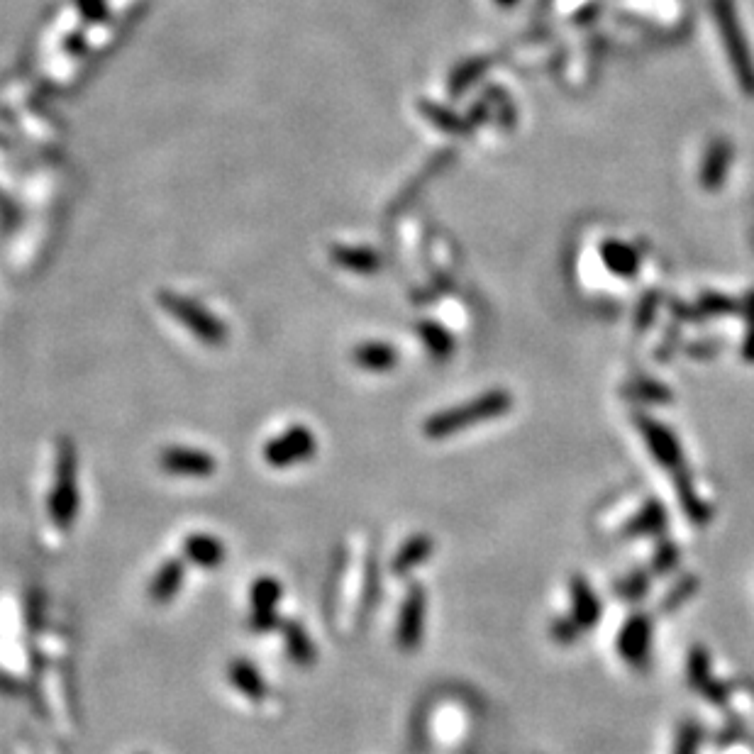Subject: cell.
<instances>
[{"instance_id":"obj_1","label":"cell","mask_w":754,"mask_h":754,"mask_svg":"<svg viewBox=\"0 0 754 754\" xmlns=\"http://www.w3.org/2000/svg\"><path fill=\"white\" fill-rule=\"evenodd\" d=\"M81 506L79 493V454H76L74 442L69 437H62L57 445V464H54V481L52 491L47 498L49 520L57 530H71L76 523Z\"/></svg>"},{"instance_id":"obj_2","label":"cell","mask_w":754,"mask_h":754,"mask_svg":"<svg viewBox=\"0 0 754 754\" xmlns=\"http://www.w3.org/2000/svg\"><path fill=\"white\" fill-rule=\"evenodd\" d=\"M711 15L715 27H718L725 54H728V62L735 74L737 86L742 88L745 96L754 98V57L750 42H747L745 37V30H742L735 3L733 0H711Z\"/></svg>"},{"instance_id":"obj_3","label":"cell","mask_w":754,"mask_h":754,"mask_svg":"<svg viewBox=\"0 0 754 754\" xmlns=\"http://www.w3.org/2000/svg\"><path fill=\"white\" fill-rule=\"evenodd\" d=\"M506 408H508L506 393L493 391V393H486V396H479L476 401L467 403V406L442 410V413L432 415V418L425 420L423 430L428 437L440 440V437H449V435H454V432L471 428V425L479 423V420L493 418V415L503 413Z\"/></svg>"},{"instance_id":"obj_4","label":"cell","mask_w":754,"mask_h":754,"mask_svg":"<svg viewBox=\"0 0 754 754\" xmlns=\"http://www.w3.org/2000/svg\"><path fill=\"white\" fill-rule=\"evenodd\" d=\"M315 449H318L315 432L303 428V425H293L279 437L266 442L262 457L271 469H288L313 457Z\"/></svg>"},{"instance_id":"obj_5","label":"cell","mask_w":754,"mask_h":754,"mask_svg":"<svg viewBox=\"0 0 754 754\" xmlns=\"http://www.w3.org/2000/svg\"><path fill=\"white\" fill-rule=\"evenodd\" d=\"M279 579L274 576H259L249 591V628L254 632H269L279 628V601H281Z\"/></svg>"},{"instance_id":"obj_6","label":"cell","mask_w":754,"mask_h":754,"mask_svg":"<svg viewBox=\"0 0 754 754\" xmlns=\"http://www.w3.org/2000/svg\"><path fill=\"white\" fill-rule=\"evenodd\" d=\"M159 467L171 476H186V479H205L218 469L213 454L193 447H166L159 452Z\"/></svg>"},{"instance_id":"obj_7","label":"cell","mask_w":754,"mask_h":754,"mask_svg":"<svg viewBox=\"0 0 754 754\" xmlns=\"http://www.w3.org/2000/svg\"><path fill=\"white\" fill-rule=\"evenodd\" d=\"M423 618H425V593L420 586H413L403 601L401 615H398V645L401 650H415L423 640Z\"/></svg>"},{"instance_id":"obj_8","label":"cell","mask_w":754,"mask_h":754,"mask_svg":"<svg viewBox=\"0 0 754 754\" xmlns=\"http://www.w3.org/2000/svg\"><path fill=\"white\" fill-rule=\"evenodd\" d=\"M735 157V147L730 144V140L725 137H715V140L708 144L706 154H703L701 162V174H698V181L706 191H718L723 188L725 179H728L730 164H733Z\"/></svg>"},{"instance_id":"obj_9","label":"cell","mask_w":754,"mask_h":754,"mask_svg":"<svg viewBox=\"0 0 754 754\" xmlns=\"http://www.w3.org/2000/svg\"><path fill=\"white\" fill-rule=\"evenodd\" d=\"M184 579H186V564L184 559H166V562L162 564V567L157 569V574L152 576V581H149V601L157 603V606H166V603L174 601L176 596H179L181 586H184Z\"/></svg>"},{"instance_id":"obj_10","label":"cell","mask_w":754,"mask_h":754,"mask_svg":"<svg viewBox=\"0 0 754 754\" xmlns=\"http://www.w3.org/2000/svg\"><path fill=\"white\" fill-rule=\"evenodd\" d=\"M184 557L186 562L201 569H220L225 564L227 550L220 537L208 535V532H193L184 540Z\"/></svg>"},{"instance_id":"obj_11","label":"cell","mask_w":754,"mask_h":754,"mask_svg":"<svg viewBox=\"0 0 754 754\" xmlns=\"http://www.w3.org/2000/svg\"><path fill=\"white\" fill-rule=\"evenodd\" d=\"M598 254H601V262L606 264V269L615 276L635 279V276L640 274L642 259H640V254H637V249L628 245V242L615 240V237H611V240H603L601 245H598Z\"/></svg>"},{"instance_id":"obj_12","label":"cell","mask_w":754,"mask_h":754,"mask_svg":"<svg viewBox=\"0 0 754 754\" xmlns=\"http://www.w3.org/2000/svg\"><path fill=\"white\" fill-rule=\"evenodd\" d=\"M227 679H230V684L252 703H262L266 693H269L262 672H259L252 662H247L245 657L232 659L230 667H227Z\"/></svg>"},{"instance_id":"obj_13","label":"cell","mask_w":754,"mask_h":754,"mask_svg":"<svg viewBox=\"0 0 754 754\" xmlns=\"http://www.w3.org/2000/svg\"><path fill=\"white\" fill-rule=\"evenodd\" d=\"M281 632H284V647L288 659H291L293 664H298V667H313L318 650H315L306 628H303L298 620H286V623H281Z\"/></svg>"},{"instance_id":"obj_14","label":"cell","mask_w":754,"mask_h":754,"mask_svg":"<svg viewBox=\"0 0 754 754\" xmlns=\"http://www.w3.org/2000/svg\"><path fill=\"white\" fill-rule=\"evenodd\" d=\"M169 308L174 310V313L179 315V318L184 320V323L191 327L201 340L210 342V345H218V342L225 340L223 325H220L215 318H210V315H205L203 310H198L196 306H188V303H181V301H169Z\"/></svg>"},{"instance_id":"obj_15","label":"cell","mask_w":754,"mask_h":754,"mask_svg":"<svg viewBox=\"0 0 754 754\" xmlns=\"http://www.w3.org/2000/svg\"><path fill=\"white\" fill-rule=\"evenodd\" d=\"M430 552H432L430 537H425V535L410 537L406 545L398 550L396 557H393V574L396 576L408 574V571H413L420 562H425V559L430 557Z\"/></svg>"},{"instance_id":"obj_16","label":"cell","mask_w":754,"mask_h":754,"mask_svg":"<svg viewBox=\"0 0 754 754\" xmlns=\"http://www.w3.org/2000/svg\"><path fill=\"white\" fill-rule=\"evenodd\" d=\"M396 352L391 345H381V342H369V345H359L354 352V362L364 371H391L396 367Z\"/></svg>"},{"instance_id":"obj_17","label":"cell","mask_w":754,"mask_h":754,"mask_svg":"<svg viewBox=\"0 0 754 754\" xmlns=\"http://www.w3.org/2000/svg\"><path fill=\"white\" fill-rule=\"evenodd\" d=\"M420 335H423L425 345L430 347V352L435 354V357H447V354L452 352V337H449L440 325H435V323L420 325Z\"/></svg>"},{"instance_id":"obj_18","label":"cell","mask_w":754,"mask_h":754,"mask_svg":"<svg viewBox=\"0 0 754 754\" xmlns=\"http://www.w3.org/2000/svg\"><path fill=\"white\" fill-rule=\"evenodd\" d=\"M489 101L496 103V118H498V125L506 127V130H510V127L515 125V105L513 101L508 98V93H503L501 88H491L489 93Z\"/></svg>"},{"instance_id":"obj_19","label":"cell","mask_w":754,"mask_h":754,"mask_svg":"<svg viewBox=\"0 0 754 754\" xmlns=\"http://www.w3.org/2000/svg\"><path fill=\"white\" fill-rule=\"evenodd\" d=\"M486 69H489V59H471V62L464 64L462 69L457 71V76H454V81H452L454 91H462V88L471 86V83L479 79Z\"/></svg>"},{"instance_id":"obj_20","label":"cell","mask_w":754,"mask_h":754,"mask_svg":"<svg viewBox=\"0 0 754 754\" xmlns=\"http://www.w3.org/2000/svg\"><path fill=\"white\" fill-rule=\"evenodd\" d=\"M747 323H750V332H747V342H745V354L747 359H754V291L747 298Z\"/></svg>"},{"instance_id":"obj_21","label":"cell","mask_w":754,"mask_h":754,"mask_svg":"<svg viewBox=\"0 0 754 754\" xmlns=\"http://www.w3.org/2000/svg\"><path fill=\"white\" fill-rule=\"evenodd\" d=\"M498 5H503V8H513V5H518L520 0H496Z\"/></svg>"},{"instance_id":"obj_22","label":"cell","mask_w":754,"mask_h":754,"mask_svg":"<svg viewBox=\"0 0 754 754\" xmlns=\"http://www.w3.org/2000/svg\"><path fill=\"white\" fill-rule=\"evenodd\" d=\"M542 5H545V8H547V5H550V0H540V8H542Z\"/></svg>"}]
</instances>
